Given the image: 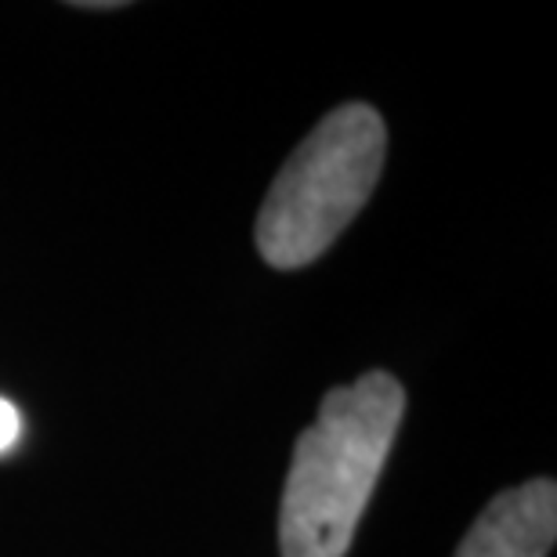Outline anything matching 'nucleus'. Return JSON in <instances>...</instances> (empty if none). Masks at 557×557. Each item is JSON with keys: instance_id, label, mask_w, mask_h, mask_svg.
Segmentation results:
<instances>
[{"instance_id": "f257e3e1", "label": "nucleus", "mask_w": 557, "mask_h": 557, "mask_svg": "<svg viewBox=\"0 0 557 557\" xmlns=\"http://www.w3.org/2000/svg\"><path fill=\"white\" fill-rule=\"evenodd\" d=\"M403 413L406 392L384 370L326 392L315 423L294 445L278 504V554L344 557L351 550Z\"/></svg>"}, {"instance_id": "f03ea898", "label": "nucleus", "mask_w": 557, "mask_h": 557, "mask_svg": "<svg viewBox=\"0 0 557 557\" xmlns=\"http://www.w3.org/2000/svg\"><path fill=\"white\" fill-rule=\"evenodd\" d=\"M387 156V127L366 102L319 120L275 174L258 214L253 243L264 264L294 272L319 261L370 203Z\"/></svg>"}, {"instance_id": "7ed1b4c3", "label": "nucleus", "mask_w": 557, "mask_h": 557, "mask_svg": "<svg viewBox=\"0 0 557 557\" xmlns=\"http://www.w3.org/2000/svg\"><path fill=\"white\" fill-rule=\"evenodd\" d=\"M557 536V485L550 478L507 488L488 504L453 557H547Z\"/></svg>"}, {"instance_id": "20e7f679", "label": "nucleus", "mask_w": 557, "mask_h": 557, "mask_svg": "<svg viewBox=\"0 0 557 557\" xmlns=\"http://www.w3.org/2000/svg\"><path fill=\"white\" fill-rule=\"evenodd\" d=\"M18 438H22V413L8 398H0V456L15 449Z\"/></svg>"}]
</instances>
